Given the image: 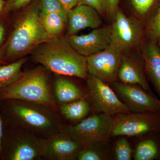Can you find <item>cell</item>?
<instances>
[{
  "label": "cell",
  "mask_w": 160,
  "mask_h": 160,
  "mask_svg": "<svg viewBox=\"0 0 160 160\" xmlns=\"http://www.w3.org/2000/svg\"><path fill=\"white\" fill-rule=\"evenodd\" d=\"M3 119L19 126L44 139L63 131V124L57 112L49 107L23 100L0 102Z\"/></svg>",
  "instance_id": "6da1fadb"
},
{
  "label": "cell",
  "mask_w": 160,
  "mask_h": 160,
  "mask_svg": "<svg viewBox=\"0 0 160 160\" xmlns=\"http://www.w3.org/2000/svg\"><path fill=\"white\" fill-rule=\"evenodd\" d=\"M35 62L56 74L88 77L87 59L80 54L69 44L67 38H53L41 44L32 52Z\"/></svg>",
  "instance_id": "7a4b0ae2"
},
{
  "label": "cell",
  "mask_w": 160,
  "mask_h": 160,
  "mask_svg": "<svg viewBox=\"0 0 160 160\" xmlns=\"http://www.w3.org/2000/svg\"><path fill=\"white\" fill-rule=\"evenodd\" d=\"M48 71L41 66L23 72L13 84L0 89V102L9 99L23 100L44 105L58 112L57 102L52 90Z\"/></svg>",
  "instance_id": "3957f363"
},
{
  "label": "cell",
  "mask_w": 160,
  "mask_h": 160,
  "mask_svg": "<svg viewBox=\"0 0 160 160\" xmlns=\"http://www.w3.org/2000/svg\"><path fill=\"white\" fill-rule=\"evenodd\" d=\"M50 39L41 22L38 9L34 6L16 25L6 45V55L9 58H23Z\"/></svg>",
  "instance_id": "277c9868"
},
{
  "label": "cell",
  "mask_w": 160,
  "mask_h": 160,
  "mask_svg": "<svg viewBox=\"0 0 160 160\" xmlns=\"http://www.w3.org/2000/svg\"><path fill=\"white\" fill-rule=\"evenodd\" d=\"M3 121V160H36L43 158L45 139L19 126Z\"/></svg>",
  "instance_id": "5b68a950"
},
{
  "label": "cell",
  "mask_w": 160,
  "mask_h": 160,
  "mask_svg": "<svg viewBox=\"0 0 160 160\" xmlns=\"http://www.w3.org/2000/svg\"><path fill=\"white\" fill-rule=\"evenodd\" d=\"M113 116L100 113L82 120L73 126H65L64 131L81 147L106 142L112 136Z\"/></svg>",
  "instance_id": "8992f818"
},
{
  "label": "cell",
  "mask_w": 160,
  "mask_h": 160,
  "mask_svg": "<svg viewBox=\"0 0 160 160\" xmlns=\"http://www.w3.org/2000/svg\"><path fill=\"white\" fill-rule=\"evenodd\" d=\"M111 26V44L123 53L138 47L145 39V22L127 17L118 9Z\"/></svg>",
  "instance_id": "52a82bcc"
},
{
  "label": "cell",
  "mask_w": 160,
  "mask_h": 160,
  "mask_svg": "<svg viewBox=\"0 0 160 160\" xmlns=\"http://www.w3.org/2000/svg\"><path fill=\"white\" fill-rule=\"evenodd\" d=\"M114 117L112 136L144 137L160 132V112H130Z\"/></svg>",
  "instance_id": "ba28073f"
},
{
  "label": "cell",
  "mask_w": 160,
  "mask_h": 160,
  "mask_svg": "<svg viewBox=\"0 0 160 160\" xmlns=\"http://www.w3.org/2000/svg\"><path fill=\"white\" fill-rule=\"evenodd\" d=\"M86 80L90 99L98 112L113 116L131 112L106 83L89 74Z\"/></svg>",
  "instance_id": "9c48e42d"
},
{
  "label": "cell",
  "mask_w": 160,
  "mask_h": 160,
  "mask_svg": "<svg viewBox=\"0 0 160 160\" xmlns=\"http://www.w3.org/2000/svg\"><path fill=\"white\" fill-rule=\"evenodd\" d=\"M124 54L110 44L103 51L87 57L88 72L104 82H114L118 78Z\"/></svg>",
  "instance_id": "30bf717a"
},
{
  "label": "cell",
  "mask_w": 160,
  "mask_h": 160,
  "mask_svg": "<svg viewBox=\"0 0 160 160\" xmlns=\"http://www.w3.org/2000/svg\"><path fill=\"white\" fill-rule=\"evenodd\" d=\"M113 88L120 99L133 112H160V99L153 92L138 85L114 82Z\"/></svg>",
  "instance_id": "8fae6325"
},
{
  "label": "cell",
  "mask_w": 160,
  "mask_h": 160,
  "mask_svg": "<svg viewBox=\"0 0 160 160\" xmlns=\"http://www.w3.org/2000/svg\"><path fill=\"white\" fill-rule=\"evenodd\" d=\"M111 27L93 29L88 34L68 35L69 44L80 54L86 57L103 51L111 44Z\"/></svg>",
  "instance_id": "7c38bea8"
},
{
  "label": "cell",
  "mask_w": 160,
  "mask_h": 160,
  "mask_svg": "<svg viewBox=\"0 0 160 160\" xmlns=\"http://www.w3.org/2000/svg\"><path fill=\"white\" fill-rule=\"evenodd\" d=\"M81 149L63 130L45 139L43 158L50 160H74Z\"/></svg>",
  "instance_id": "4fadbf2b"
},
{
  "label": "cell",
  "mask_w": 160,
  "mask_h": 160,
  "mask_svg": "<svg viewBox=\"0 0 160 160\" xmlns=\"http://www.w3.org/2000/svg\"><path fill=\"white\" fill-rule=\"evenodd\" d=\"M99 15L91 6L78 4L67 12L68 35L75 34L86 28H99L102 24Z\"/></svg>",
  "instance_id": "5bb4252c"
},
{
  "label": "cell",
  "mask_w": 160,
  "mask_h": 160,
  "mask_svg": "<svg viewBox=\"0 0 160 160\" xmlns=\"http://www.w3.org/2000/svg\"><path fill=\"white\" fill-rule=\"evenodd\" d=\"M118 78L126 84L138 85L147 91H152L145 73L144 62L140 53L139 56H123L119 70Z\"/></svg>",
  "instance_id": "9a60e30c"
},
{
  "label": "cell",
  "mask_w": 160,
  "mask_h": 160,
  "mask_svg": "<svg viewBox=\"0 0 160 160\" xmlns=\"http://www.w3.org/2000/svg\"><path fill=\"white\" fill-rule=\"evenodd\" d=\"M140 49L146 78L160 99V47L157 43L145 39Z\"/></svg>",
  "instance_id": "2e32d148"
},
{
  "label": "cell",
  "mask_w": 160,
  "mask_h": 160,
  "mask_svg": "<svg viewBox=\"0 0 160 160\" xmlns=\"http://www.w3.org/2000/svg\"><path fill=\"white\" fill-rule=\"evenodd\" d=\"M55 99L57 102L65 104L83 98V93L77 86L67 79L58 78L55 81Z\"/></svg>",
  "instance_id": "e0dca14e"
},
{
  "label": "cell",
  "mask_w": 160,
  "mask_h": 160,
  "mask_svg": "<svg viewBox=\"0 0 160 160\" xmlns=\"http://www.w3.org/2000/svg\"><path fill=\"white\" fill-rule=\"evenodd\" d=\"M137 146L135 160H153L160 158V132L146 135Z\"/></svg>",
  "instance_id": "ac0fdd59"
},
{
  "label": "cell",
  "mask_w": 160,
  "mask_h": 160,
  "mask_svg": "<svg viewBox=\"0 0 160 160\" xmlns=\"http://www.w3.org/2000/svg\"><path fill=\"white\" fill-rule=\"evenodd\" d=\"M61 114L67 120L76 121L86 117L90 111L89 102L82 98L66 104H62L60 107Z\"/></svg>",
  "instance_id": "d6986e66"
},
{
  "label": "cell",
  "mask_w": 160,
  "mask_h": 160,
  "mask_svg": "<svg viewBox=\"0 0 160 160\" xmlns=\"http://www.w3.org/2000/svg\"><path fill=\"white\" fill-rule=\"evenodd\" d=\"M41 22L45 31L51 39L59 37L67 23V21L56 13L40 12Z\"/></svg>",
  "instance_id": "ffe728a7"
},
{
  "label": "cell",
  "mask_w": 160,
  "mask_h": 160,
  "mask_svg": "<svg viewBox=\"0 0 160 160\" xmlns=\"http://www.w3.org/2000/svg\"><path fill=\"white\" fill-rule=\"evenodd\" d=\"M27 59L22 58L17 62L6 66H0V89L15 82L22 75V67Z\"/></svg>",
  "instance_id": "44dd1931"
},
{
  "label": "cell",
  "mask_w": 160,
  "mask_h": 160,
  "mask_svg": "<svg viewBox=\"0 0 160 160\" xmlns=\"http://www.w3.org/2000/svg\"><path fill=\"white\" fill-rule=\"evenodd\" d=\"M145 24V38L158 43L160 39V1Z\"/></svg>",
  "instance_id": "7402d4cb"
},
{
  "label": "cell",
  "mask_w": 160,
  "mask_h": 160,
  "mask_svg": "<svg viewBox=\"0 0 160 160\" xmlns=\"http://www.w3.org/2000/svg\"><path fill=\"white\" fill-rule=\"evenodd\" d=\"M160 0H130L131 6L139 18L144 22L156 8Z\"/></svg>",
  "instance_id": "603a6c76"
},
{
  "label": "cell",
  "mask_w": 160,
  "mask_h": 160,
  "mask_svg": "<svg viewBox=\"0 0 160 160\" xmlns=\"http://www.w3.org/2000/svg\"><path fill=\"white\" fill-rule=\"evenodd\" d=\"M41 11L60 15L67 21V11L60 0H41Z\"/></svg>",
  "instance_id": "cb8c5ba5"
},
{
  "label": "cell",
  "mask_w": 160,
  "mask_h": 160,
  "mask_svg": "<svg viewBox=\"0 0 160 160\" xmlns=\"http://www.w3.org/2000/svg\"><path fill=\"white\" fill-rule=\"evenodd\" d=\"M95 145V144H94ZM94 145L82 147L77 156L79 160H102L105 157L102 152L94 147Z\"/></svg>",
  "instance_id": "d4e9b609"
},
{
  "label": "cell",
  "mask_w": 160,
  "mask_h": 160,
  "mask_svg": "<svg viewBox=\"0 0 160 160\" xmlns=\"http://www.w3.org/2000/svg\"><path fill=\"white\" fill-rule=\"evenodd\" d=\"M132 149L129 142L126 139H120L116 144V158L118 160H130Z\"/></svg>",
  "instance_id": "484cf974"
},
{
  "label": "cell",
  "mask_w": 160,
  "mask_h": 160,
  "mask_svg": "<svg viewBox=\"0 0 160 160\" xmlns=\"http://www.w3.org/2000/svg\"><path fill=\"white\" fill-rule=\"evenodd\" d=\"M78 4L91 6L102 15H107L105 0H78Z\"/></svg>",
  "instance_id": "4316f807"
},
{
  "label": "cell",
  "mask_w": 160,
  "mask_h": 160,
  "mask_svg": "<svg viewBox=\"0 0 160 160\" xmlns=\"http://www.w3.org/2000/svg\"><path fill=\"white\" fill-rule=\"evenodd\" d=\"M32 0H8L5 6V10L9 12L18 10L27 6Z\"/></svg>",
  "instance_id": "83f0119b"
},
{
  "label": "cell",
  "mask_w": 160,
  "mask_h": 160,
  "mask_svg": "<svg viewBox=\"0 0 160 160\" xmlns=\"http://www.w3.org/2000/svg\"><path fill=\"white\" fill-rule=\"evenodd\" d=\"M106 2V14L110 17H114L118 9L120 0H105Z\"/></svg>",
  "instance_id": "f1b7e54d"
},
{
  "label": "cell",
  "mask_w": 160,
  "mask_h": 160,
  "mask_svg": "<svg viewBox=\"0 0 160 160\" xmlns=\"http://www.w3.org/2000/svg\"><path fill=\"white\" fill-rule=\"evenodd\" d=\"M66 11H68L78 5V0H60Z\"/></svg>",
  "instance_id": "f546056e"
},
{
  "label": "cell",
  "mask_w": 160,
  "mask_h": 160,
  "mask_svg": "<svg viewBox=\"0 0 160 160\" xmlns=\"http://www.w3.org/2000/svg\"><path fill=\"white\" fill-rule=\"evenodd\" d=\"M3 136V121L2 118L0 115V160H3L2 151V142Z\"/></svg>",
  "instance_id": "4dcf8cb0"
},
{
  "label": "cell",
  "mask_w": 160,
  "mask_h": 160,
  "mask_svg": "<svg viewBox=\"0 0 160 160\" xmlns=\"http://www.w3.org/2000/svg\"><path fill=\"white\" fill-rule=\"evenodd\" d=\"M4 29L2 26L0 24V44L2 42L3 37H4Z\"/></svg>",
  "instance_id": "1f68e13d"
},
{
  "label": "cell",
  "mask_w": 160,
  "mask_h": 160,
  "mask_svg": "<svg viewBox=\"0 0 160 160\" xmlns=\"http://www.w3.org/2000/svg\"><path fill=\"white\" fill-rule=\"evenodd\" d=\"M4 3L3 0H0V12L4 7Z\"/></svg>",
  "instance_id": "d6a6232c"
},
{
  "label": "cell",
  "mask_w": 160,
  "mask_h": 160,
  "mask_svg": "<svg viewBox=\"0 0 160 160\" xmlns=\"http://www.w3.org/2000/svg\"><path fill=\"white\" fill-rule=\"evenodd\" d=\"M2 54H1V53H0V63H1V62H2Z\"/></svg>",
  "instance_id": "836d02e7"
},
{
  "label": "cell",
  "mask_w": 160,
  "mask_h": 160,
  "mask_svg": "<svg viewBox=\"0 0 160 160\" xmlns=\"http://www.w3.org/2000/svg\"><path fill=\"white\" fill-rule=\"evenodd\" d=\"M158 44L159 45V46L160 47V39L159 40L158 42Z\"/></svg>",
  "instance_id": "e575fe53"
}]
</instances>
